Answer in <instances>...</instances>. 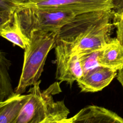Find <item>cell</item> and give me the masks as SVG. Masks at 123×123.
Here are the masks:
<instances>
[{
	"label": "cell",
	"instance_id": "1",
	"mask_svg": "<svg viewBox=\"0 0 123 123\" xmlns=\"http://www.w3.org/2000/svg\"><path fill=\"white\" fill-rule=\"evenodd\" d=\"M111 11H96L76 15L59 31L57 39L80 55L102 49L111 39Z\"/></svg>",
	"mask_w": 123,
	"mask_h": 123
},
{
	"label": "cell",
	"instance_id": "2",
	"mask_svg": "<svg viewBox=\"0 0 123 123\" xmlns=\"http://www.w3.org/2000/svg\"><path fill=\"white\" fill-rule=\"evenodd\" d=\"M58 33L34 31L28 36L30 42L25 49L24 62L15 91L21 94L39 81L48 53L55 47Z\"/></svg>",
	"mask_w": 123,
	"mask_h": 123
},
{
	"label": "cell",
	"instance_id": "3",
	"mask_svg": "<svg viewBox=\"0 0 123 123\" xmlns=\"http://www.w3.org/2000/svg\"><path fill=\"white\" fill-rule=\"evenodd\" d=\"M16 12L21 28L27 37L34 31L58 33L78 15L69 10L45 7L21 8Z\"/></svg>",
	"mask_w": 123,
	"mask_h": 123
},
{
	"label": "cell",
	"instance_id": "4",
	"mask_svg": "<svg viewBox=\"0 0 123 123\" xmlns=\"http://www.w3.org/2000/svg\"><path fill=\"white\" fill-rule=\"evenodd\" d=\"M40 80L30 88V97L15 123H40L54 111L60 101H54L53 96L61 91L60 84L55 82L41 91Z\"/></svg>",
	"mask_w": 123,
	"mask_h": 123
},
{
	"label": "cell",
	"instance_id": "5",
	"mask_svg": "<svg viewBox=\"0 0 123 123\" xmlns=\"http://www.w3.org/2000/svg\"><path fill=\"white\" fill-rule=\"evenodd\" d=\"M54 48L56 78L72 85L84 74L79 55L74 52L69 44L57 38Z\"/></svg>",
	"mask_w": 123,
	"mask_h": 123
},
{
	"label": "cell",
	"instance_id": "6",
	"mask_svg": "<svg viewBox=\"0 0 123 123\" xmlns=\"http://www.w3.org/2000/svg\"><path fill=\"white\" fill-rule=\"evenodd\" d=\"M113 0H29L19 8L45 7L71 11L77 14L96 11H111Z\"/></svg>",
	"mask_w": 123,
	"mask_h": 123
},
{
	"label": "cell",
	"instance_id": "7",
	"mask_svg": "<svg viewBox=\"0 0 123 123\" xmlns=\"http://www.w3.org/2000/svg\"><path fill=\"white\" fill-rule=\"evenodd\" d=\"M116 74L113 69L98 65L84 73L76 82L82 92H97L108 86Z\"/></svg>",
	"mask_w": 123,
	"mask_h": 123
},
{
	"label": "cell",
	"instance_id": "8",
	"mask_svg": "<svg viewBox=\"0 0 123 123\" xmlns=\"http://www.w3.org/2000/svg\"><path fill=\"white\" fill-rule=\"evenodd\" d=\"M72 117L74 123H123V119L116 113L96 105L84 107Z\"/></svg>",
	"mask_w": 123,
	"mask_h": 123
},
{
	"label": "cell",
	"instance_id": "9",
	"mask_svg": "<svg viewBox=\"0 0 123 123\" xmlns=\"http://www.w3.org/2000/svg\"><path fill=\"white\" fill-rule=\"evenodd\" d=\"M30 97L29 93L25 95L15 94L0 102V123H15Z\"/></svg>",
	"mask_w": 123,
	"mask_h": 123
},
{
	"label": "cell",
	"instance_id": "10",
	"mask_svg": "<svg viewBox=\"0 0 123 123\" xmlns=\"http://www.w3.org/2000/svg\"><path fill=\"white\" fill-rule=\"evenodd\" d=\"M99 65L116 71L123 66V47L117 39L112 38L100 50L98 57Z\"/></svg>",
	"mask_w": 123,
	"mask_h": 123
},
{
	"label": "cell",
	"instance_id": "11",
	"mask_svg": "<svg viewBox=\"0 0 123 123\" xmlns=\"http://www.w3.org/2000/svg\"><path fill=\"white\" fill-rule=\"evenodd\" d=\"M0 34L2 37L23 49L29 44V38L24 33L21 28L16 12L10 23L0 27Z\"/></svg>",
	"mask_w": 123,
	"mask_h": 123
},
{
	"label": "cell",
	"instance_id": "12",
	"mask_svg": "<svg viewBox=\"0 0 123 123\" xmlns=\"http://www.w3.org/2000/svg\"><path fill=\"white\" fill-rule=\"evenodd\" d=\"M11 65L10 61L5 57L4 53L0 52V102L14 96L13 91L9 74V69Z\"/></svg>",
	"mask_w": 123,
	"mask_h": 123
},
{
	"label": "cell",
	"instance_id": "13",
	"mask_svg": "<svg viewBox=\"0 0 123 123\" xmlns=\"http://www.w3.org/2000/svg\"><path fill=\"white\" fill-rule=\"evenodd\" d=\"M21 2L20 0H0V27L12 21Z\"/></svg>",
	"mask_w": 123,
	"mask_h": 123
},
{
	"label": "cell",
	"instance_id": "14",
	"mask_svg": "<svg viewBox=\"0 0 123 123\" xmlns=\"http://www.w3.org/2000/svg\"><path fill=\"white\" fill-rule=\"evenodd\" d=\"M100 50L88 52L79 55L84 74L99 65L98 57Z\"/></svg>",
	"mask_w": 123,
	"mask_h": 123
},
{
	"label": "cell",
	"instance_id": "15",
	"mask_svg": "<svg viewBox=\"0 0 123 123\" xmlns=\"http://www.w3.org/2000/svg\"><path fill=\"white\" fill-rule=\"evenodd\" d=\"M69 110L63 101H60L54 111L44 121L40 123H57L60 121L67 118Z\"/></svg>",
	"mask_w": 123,
	"mask_h": 123
},
{
	"label": "cell",
	"instance_id": "16",
	"mask_svg": "<svg viewBox=\"0 0 123 123\" xmlns=\"http://www.w3.org/2000/svg\"><path fill=\"white\" fill-rule=\"evenodd\" d=\"M112 10L114 22L123 19V0H113Z\"/></svg>",
	"mask_w": 123,
	"mask_h": 123
},
{
	"label": "cell",
	"instance_id": "17",
	"mask_svg": "<svg viewBox=\"0 0 123 123\" xmlns=\"http://www.w3.org/2000/svg\"><path fill=\"white\" fill-rule=\"evenodd\" d=\"M116 28V37L120 44L123 47V19L114 22Z\"/></svg>",
	"mask_w": 123,
	"mask_h": 123
},
{
	"label": "cell",
	"instance_id": "18",
	"mask_svg": "<svg viewBox=\"0 0 123 123\" xmlns=\"http://www.w3.org/2000/svg\"><path fill=\"white\" fill-rule=\"evenodd\" d=\"M117 78L118 81L121 84L123 88V66L119 70L117 75Z\"/></svg>",
	"mask_w": 123,
	"mask_h": 123
},
{
	"label": "cell",
	"instance_id": "19",
	"mask_svg": "<svg viewBox=\"0 0 123 123\" xmlns=\"http://www.w3.org/2000/svg\"><path fill=\"white\" fill-rule=\"evenodd\" d=\"M57 123H74L73 117L71 118H67L65 119H63L59 122H58Z\"/></svg>",
	"mask_w": 123,
	"mask_h": 123
},
{
	"label": "cell",
	"instance_id": "20",
	"mask_svg": "<svg viewBox=\"0 0 123 123\" xmlns=\"http://www.w3.org/2000/svg\"><path fill=\"white\" fill-rule=\"evenodd\" d=\"M21 0L22 2H25V1H28L29 0Z\"/></svg>",
	"mask_w": 123,
	"mask_h": 123
}]
</instances>
